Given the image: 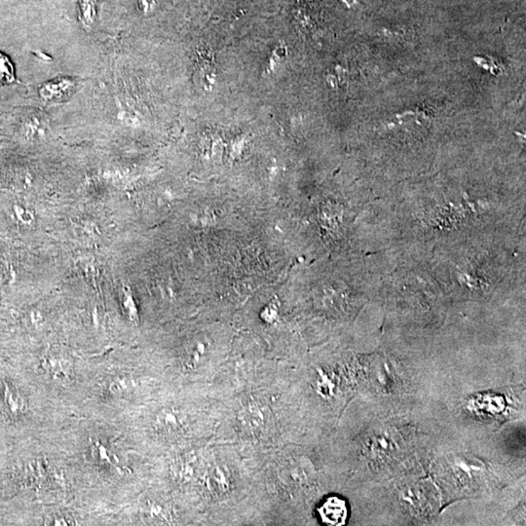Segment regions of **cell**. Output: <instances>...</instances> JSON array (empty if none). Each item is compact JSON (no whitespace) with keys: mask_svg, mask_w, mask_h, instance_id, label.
I'll list each match as a JSON object with an SVG mask.
<instances>
[{"mask_svg":"<svg viewBox=\"0 0 526 526\" xmlns=\"http://www.w3.org/2000/svg\"><path fill=\"white\" fill-rule=\"evenodd\" d=\"M324 523L328 525H342L347 520L348 510L344 501L337 497H330L319 509Z\"/></svg>","mask_w":526,"mask_h":526,"instance_id":"obj_1","label":"cell"},{"mask_svg":"<svg viewBox=\"0 0 526 526\" xmlns=\"http://www.w3.org/2000/svg\"><path fill=\"white\" fill-rule=\"evenodd\" d=\"M207 486L213 495H223L230 491L232 477L228 472V467L214 466L209 471L207 476Z\"/></svg>","mask_w":526,"mask_h":526,"instance_id":"obj_2","label":"cell"},{"mask_svg":"<svg viewBox=\"0 0 526 526\" xmlns=\"http://www.w3.org/2000/svg\"><path fill=\"white\" fill-rule=\"evenodd\" d=\"M158 427L166 432L172 433L179 430L184 424V417L180 411L165 409L157 417Z\"/></svg>","mask_w":526,"mask_h":526,"instance_id":"obj_3","label":"cell"},{"mask_svg":"<svg viewBox=\"0 0 526 526\" xmlns=\"http://www.w3.org/2000/svg\"><path fill=\"white\" fill-rule=\"evenodd\" d=\"M14 80L13 65L8 58L0 53V85L10 83Z\"/></svg>","mask_w":526,"mask_h":526,"instance_id":"obj_4","label":"cell"},{"mask_svg":"<svg viewBox=\"0 0 526 526\" xmlns=\"http://www.w3.org/2000/svg\"><path fill=\"white\" fill-rule=\"evenodd\" d=\"M94 0H83L81 2L82 22L85 26H91L95 16Z\"/></svg>","mask_w":526,"mask_h":526,"instance_id":"obj_5","label":"cell"}]
</instances>
